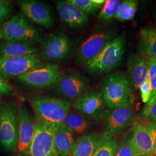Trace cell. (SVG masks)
Here are the masks:
<instances>
[{
  "instance_id": "obj_34",
  "label": "cell",
  "mask_w": 156,
  "mask_h": 156,
  "mask_svg": "<svg viewBox=\"0 0 156 156\" xmlns=\"http://www.w3.org/2000/svg\"><path fill=\"white\" fill-rule=\"evenodd\" d=\"M93 2L97 5L99 6L102 8V5H104L105 2V0H92Z\"/></svg>"
},
{
  "instance_id": "obj_26",
  "label": "cell",
  "mask_w": 156,
  "mask_h": 156,
  "mask_svg": "<svg viewBox=\"0 0 156 156\" xmlns=\"http://www.w3.org/2000/svg\"><path fill=\"white\" fill-rule=\"evenodd\" d=\"M122 1L107 0L102 7L98 18L102 22H108L115 16Z\"/></svg>"
},
{
  "instance_id": "obj_22",
  "label": "cell",
  "mask_w": 156,
  "mask_h": 156,
  "mask_svg": "<svg viewBox=\"0 0 156 156\" xmlns=\"http://www.w3.org/2000/svg\"><path fill=\"white\" fill-rule=\"evenodd\" d=\"M63 124L74 134L81 136L88 134L93 128L89 119L74 109L68 113Z\"/></svg>"
},
{
  "instance_id": "obj_27",
  "label": "cell",
  "mask_w": 156,
  "mask_h": 156,
  "mask_svg": "<svg viewBox=\"0 0 156 156\" xmlns=\"http://www.w3.org/2000/svg\"><path fill=\"white\" fill-rule=\"evenodd\" d=\"M132 134V129L131 128L119 144L116 156H134L136 154L131 142Z\"/></svg>"
},
{
  "instance_id": "obj_14",
  "label": "cell",
  "mask_w": 156,
  "mask_h": 156,
  "mask_svg": "<svg viewBox=\"0 0 156 156\" xmlns=\"http://www.w3.org/2000/svg\"><path fill=\"white\" fill-rule=\"evenodd\" d=\"M73 109L87 119L100 120L106 108L101 91L87 90L72 104Z\"/></svg>"
},
{
  "instance_id": "obj_24",
  "label": "cell",
  "mask_w": 156,
  "mask_h": 156,
  "mask_svg": "<svg viewBox=\"0 0 156 156\" xmlns=\"http://www.w3.org/2000/svg\"><path fill=\"white\" fill-rule=\"evenodd\" d=\"M119 143L115 136L104 133L102 141L92 156H116Z\"/></svg>"
},
{
  "instance_id": "obj_20",
  "label": "cell",
  "mask_w": 156,
  "mask_h": 156,
  "mask_svg": "<svg viewBox=\"0 0 156 156\" xmlns=\"http://www.w3.org/2000/svg\"><path fill=\"white\" fill-rule=\"evenodd\" d=\"M102 134L96 133L80 136L75 140L71 151L73 156H92L102 141Z\"/></svg>"
},
{
  "instance_id": "obj_21",
  "label": "cell",
  "mask_w": 156,
  "mask_h": 156,
  "mask_svg": "<svg viewBox=\"0 0 156 156\" xmlns=\"http://www.w3.org/2000/svg\"><path fill=\"white\" fill-rule=\"evenodd\" d=\"M75 142V134L63 124L55 132V144L58 156H69Z\"/></svg>"
},
{
  "instance_id": "obj_8",
  "label": "cell",
  "mask_w": 156,
  "mask_h": 156,
  "mask_svg": "<svg viewBox=\"0 0 156 156\" xmlns=\"http://www.w3.org/2000/svg\"><path fill=\"white\" fill-rule=\"evenodd\" d=\"M61 75L60 67L56 64H40L17 78V80L27 87L41 89L56 83Z\"/></svg>"
},
{
  "instance_id": "obj_15",
  "label": "cell",
  "mask_w": 156,
  "mask_h": 156,
  "mask_svg": "<svg viewBox=\"0 0 156 156\" xmlns=\"http://www.w3.org/2000/svg\"><path fill=\"white\" fill-rule=\"evenodd\" d=\"M41 63L37 55L0 58V76L6 80L18 78Z\"/></svg>"
},
{
  "instance_id": "obj_25",
  "label": "cell",
  "mask_w": 156,
  "mask_h": 156,
  "mask_svg": "<svg viewBox=\"0 0 156 156\" xmlns=\"http://www.w3.org/2000/svg\"><path fill=\"white\" fill-rule=\"evenodd\" d=\"M138 4L134 0H125L122 2L117 13L114 17L118 20L124 22L134 19L137 10Z\"/></svg>"
},
{
  "instance_id": "obj_28",
  "label": "cell",
  "mask_w": 156,
  "mask_h": 156,
  "mask_svg": "<svg viewBox=\"0 0 156 156\" xmlns=\"http://www.w3.org/2000/svg\"><path fill=\"white\" fill-rule=\"evenodd\" d=\"M67 1L87 15L88 14L95 15L101 8L95 4L92 0H67Z\"/></svg>"
},
{
  "instance_id": "obj_11",
  "label": "cell",
  "mask_w": 156,
  "mask_h": 156,
  "mask_svg": "<svg viewBox=\"0 0 156 156\" xmlns=\"http://www.w3.org/2000/svg\"><path fill=\"white\" fill-rule=\"evenodd\" d=\"M89 80L81 73L67 69L60 75L55 86L57 94L66 100H76L86 91Z\"/></svg>"
},
{
  "instance_id": "obj_18",
  "label": "cell",
  "mask_w": 156,
  "mask_h": 156,
  "mask_svg": "<svg viewBox=\"0 0 156 156\" xmlns=\"http://www.w3.org/2000/svg\"><path fill=\"white\" fill-rule=\"evenodd\" d=\"M38 52L37 45L31 42L4 41L0 44V58L22 57L37 55Z\"/></svg>"
},
{
  "instance_id": "obj_5",
  "label": "cell",
  "mask_w": 156,
  "mask_h": 156,
  "mask_svg": "<svg viewBox=\"0 0 156 156\" xmlns=\"http://www.w3.org/2000/svg\"><path fill=\"white\" fill-rule=\"evenodd\" d=\"M4 41H21L36 44L42 40V35L38 28L20 12L4 23L1 28Z\"/></svg>"
},
{
  "instance_id": "obj_37",
  "label": "cell",
  "mask_w": 156,
  "mask_h": 156,
  "mask_svg": "<svg viewBox=\"0 0 156 156\" xmlns=\"http://www.w3.org/2000/svg\"><path fill=\"white\" fill-rule=\"evenodd\" d=\"M134 156H143V155H140V154H135Z\"/></svg>"
},
{
  "instance_id": "obj_17",
  "label": "cell",
  "mask_w": 156,
  "mask_h": 156,
  "mask_svg": "<svg viewBox=\"0 0 156 156\" xmlns=\"http://www.w3.org/2000/svg\"><path fill=\"white\" fill-rule=\"evenodd\" d=\"M56 8L61 22L68 27L79 30L83 28L88 24L87 15L67 1H57Z\"/></svg>"
},
{
  "instance_id": "obj_36",
  "label": "cell",
  "mask_w": 156,
  "mask_h": 156,
  "mask_svg": "<svg viewBox=\"0 0 156 156\" xmlns=\"http://www.w3.org/2000/svg\"><path fill=\"white\" fill-rule=\"evenodd\" d=\"M4 34L2 32V30L1 28H0V41L4 39Z\"/></svg>"
},
{
  "instance_id": "obj_10",
  "label": "cell",
  "mask_w": 156,
  "mask_h": 156,
  "mask_svg": "<svg viewBox=\"0 0 156 156\" xmlns=\"http://www.w3.org/2000/svg\"><path fill=\"white\" fill-rule=\"evenodd\" d=\"M134 105L106 109L102 117L105 133L113 136L118 135L131 127L136 119Z\"/></svg>"
},
{
  "instance_id": "obj_30",
  "label": "cell",
  "mask_w": 156,
  "mask_h": 156,
  "mask_svg": "<svg viewBox=\"0 0 156 156\" xmlns=\"http://www.w3.org/2000/svg\"><path fill=\"white\" fill-rule=\"evenodd\" d=\"M148 64V79L151 88V97L156 95V60L149 59Z\"/></svg>"
},
{
  "instance_id": "obj_6",
  "label": "cell",
  "mask_w": 156,
  "mask_h": 156,
  "mask_svg": "<svg viewBox=\"0 0 156 156\" xmlns=\"http://www.w3.org/2000/svg\"><path fill=\"white\" fill-rule=\"evenodd\" d=\"M115 33L114 28H102L90 35L77 48L75 53L76 64L86 67L115 37Z\"/></svg>"
},
{
  "instance_id": "obj_13",
  "label": "cell",
  "mask_w": 156,
  "mask_h": 156,
  "mask_svg": "<svg viewBox=\"0 0 156 156\" xmlns=\"http://www.w3.org/2000/svg\"><path fill=\"white\" fill-rule=\"evenodd\" d=\"M18 4L22 13L29 20L46 28L53 27L55 15L48 4L37 0H21Z\"/></svg>"
},
{
  "instance_id": "obj_35",
  "label": "cell",
  "mask_w": 156,
  "mask_h": 156,
  "mask_svg": "<svg viewBox=\"0 0 156 156\" xmlns=\"http://www.w3.org/2000/svg\"><path fill=\"white\" fill-rule=\"evenodd\" d=\"M153 156H156V134L155 140H154V143L153 146Z\"/></svg>"
},
{
  "instance_id": "obj_32",
  "label": "cell",
  "mask_w": 156,
  "mask_h": 156,
  "mask_svg": "<svg viewBox=\"0 0 156 156\" xmlns=\"http://www.w3.org/2000/svg\"><path fill=\"white\" fill-rule=\"evenodd\" d=\"M139 89L140 90L142 100L145 104L147 103L150 100L151 95V88L149 79L141 84Z\"/></svg>"
},
{
  "instance_id": "obj_16",
  "label": "cell",
  "mask_w": 156,
  "mask_h": 156,
  "mask_svg": "<svg viewBox=\"0 0 156 156\" xmlns=\"http://www.w3.org/2000/svg\"><path fill=\"white\" fill-rule=\"evenodd\" d=\"M19 133L16 147L23 156H29V151L35 132V119L26 106L18 109Z\"/></svg>"
},
{
  "instance_id": "obj_7",
  "label": "cell",
  "mask_w": 156,
  "mask_h": 156,
  "mask_svg": "<svg viewBox=\"0 0 156 156\" xmlns=\"http://www.w3.org/2000/svg\"><path fill=\"white\" fill-rule=\"evenodd\" d=\"M19 133L18 109L13 102L0 106V144L6 150L16 147Z\"/></svg>"
},
{
  "instance_id": "obj_19",
  "label": "cell",
  "mask_w": 156,
  "mask_h": 156,
  "mask_svg": "<svg viewBox=\"0 0 156 156\" xmlns=\"http://www.w3.org/2000/svg\"><path fill=\"white\" fill-rule=\"evenodd\" d=\"M147 60L137 55L129 56L128 59V69L129 76L134 87L139 89L141 84L148 80Z\"/></svg>"
},
{
  "instance_id": "obj_31",
  "label": "cell",
  "mask_w": 156,
  "mask_h": 156,
  "mask_svg": "<svg viewBox=\"0 0 156 156\" xmlns=\"http://www.w3.org/2000/svg\"><path fill=\"white\" fill-rule=\"evenodd\" d=\"M12 15V9L10 2L0 0V23L8 20Z\"/></svg>"
},
{
  "instance_id": "obj_4",
  "label": "cell",
  "mask_w": 156,
  "mask_h": 156,
  "mask_svg": "<svg viewBox=\"0 0 156 156\" xmlns=\"http://www.w3.org/2000/svg\"><path fill=\"white\" fill-rule=\"evenodd\" d=\"M125 50V40L122 37H115L100 53L85 67L91 75L109 73L120 64Z\"/></svg>"
},
{
  "instance_id": "obj_9",
  "label": "cell",
  "mask_w": 156,
  "mask_h": 156,
  "mask_svg": "<svg viewBox=\"0 0 156 156\" xmlns=\"http://www.w3.org/2000/svg\"><path fill=\"white\" fill-rule=\"evenodd\" d=\"M131 142L136 154L151 156L156 134V123L144 116L136 117L132 126Z\"/></svg>"
},
{
  "instance_id": "obj_23",
  "label": "cell",
  "mask_w": 156,
  "mask_h": 156,
  "mask_svg": "<svg viewBox=\"0 0 156 156\" xmlns=\"http://www.w3.org/2000/svg\"><path fill=\"white\" fill-rule=\"evenodd\" d=\"M141 56L147 60H156V29L151 27L143 28L140 31Z\"/></svg>"
},
{
  "instance_id": "obj_1",
  "label": "cell",
  "mask_w": 156,
  "mask_h": 156,
  "mask_svg": "<svg viewBox=\"0 0 156 156\" xmlns=\"http://www.w3.org/2000/svg\"><path fill=\"white\" fill-rule=\"evenodd\" d=\"M134 88L128 74L116 73L108 75L102 82L101 90L106 108L113 109L134 104Z\"/></svg>"
},
{
  "instance_id": "obj_33",
  "label": "cell",
  "mask_w": 156,
  "mask_h": 156,
  "mask_svg": "<svg viewBox=\"0 0 156 156\" xmlns=\"http://www.w3.org/2000/svg\"><path fill=\"white\" fill-rule=\"evenodd\" d=\"M14 93V89L11 85L0 76V97L10 96Z\"/></svg>"
},
{
  "instance_id": "obj_3",
  "label": "cell",
  "mask_w": 156,
  "mask_h": 156,
  "mask_svg": "<svg viewBox=\"0 0 156 156\" xmlns=\"http://www.w3.org/2000/svg\"><path fill=\"white\" fill-rule=\"evenodd\" d=\"M76 45V39L62 31H57L43 40L41 57L51 64L65 62L72 55Z\"/></svg>"
},
{
  "instance_id": "obj_38",
  "label": "cell",
  "mask_w": 156,
  "mask_h": 156,
  "mask_svg": "<svg viewBox=\"0 0 156 156\" xmlns=\"http://www.w3.org/2000/svg\"><path fill=\"white\" fill-rule=\"evenodd\" d=\"M2 101L0 100V106L2 105Z\"/></svg>"
},
{
  "instance_id": "obj_29",
  "label": "cell",
  "mask_w": 156,
  "mask_h": 156,
  "mask_svg": "<svg viewBox=\"0 0 156 156\" xmlns=\"http://www.w3.org/2000/svg\"><path fill=\"white\" fill-rule=\"evenodd\" d=\"M142 116L147 120L156 123V95L151 97L146 103L142 112Z\"/></svg>"
},
{
  "instance_id": "obj_2",
  "label": "cell",
  "mask_w": 156,
  "mask_h": 156,
  "mask_svg": "<svg viewBox=\"0 0 156 156\" xmlns=\"http://www.w3.org/2000/svg\"><path fill=\"white\" fill-rule=\"evenodd\" d=\"M36 118L56 132L71 110L70 101L48 96H34L30 100Z\"/></svg>"
},
{
  "instance_id": "obj_40",
  "label": "cell",
  "mask_w": 156,
  "mask_h": 156,
  "mask_svg": "<svg viewBox=\"0 0 156 156\" xmlns=\"http://www.w3.org/2000/svg\"></svg>"
},
{
  "instance_id": "obj_12",
  "label": "cell",
  "mask_w": 156,
  "mask_h": 156,
  "mask_svg": "<svg viewBox=\"0 0 156 156\" xmlns=\"http://www.w3.org/2000/svg\"><path fill=\"white\" fill-rule=\"evenodd\" d=\"M28 156H58L55 144V131L49 125L37 118Z\"/></svg>"
},
{
  "instance_id": "obj_39",
  "label": "cell",
  "mask_w": 156,
  "mask_h": 156,
  "mask_svg": "<svg viewBox=\"0 0 156 156\" xmlns=\"http://www.w3.org/2000/svg\"><path fill=\"white\" fill-rule=\"evenodd\" d=\"M151 156H153V155H151Z\"/></svg>"
}]
</instances>
